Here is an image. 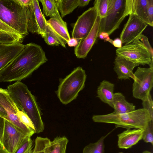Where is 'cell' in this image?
I'll return each instance as SVG.
<instances>
[{"label": "cell", "mask_w": 153, "mask_h": 153, "mask_svg": "<svg viewBox=\"0 0 153 153\" xmlns=\"http://www.w3.org/2000/svg\"><path fill=\"white\" fill-rule=\"evenodd\" d=\"M112 44L118 48L122 47V42L120 38H117L113 40Z\"/></svg>", "instance_id": "cell-39"}, {"label": "cell", "mask_w": 153, "mask_h": 153, "mask_svg": "<svg viewBox=\"0 0 153 153\" xmlns=\"http://www.w3.org/2000/svg\"><path fill=\"white\" fill-rule=\"evenodd\" d=\"M141 153H152L151 152L148 151V150H145L143 152Z\"/></svg>", "instance_id": "cell-45"}, {"label": "cell", "mask_w": 153, "mask_h": 153, "mask_svg": "<svg viewBox=\"0 0 153 153\" xmlns=\"http://www.w3.org/2000/svg\"><path fill=\"white\" fill-rule=\"evenodd\" d=\"M111 133V132L102 136L96 142L86 146L83 149L82 153H104V141Z\"/></svg>", "instance_id": "cell-27"}, {"label": "cell", "mask_w": 153, "mask_h": 153, "mask_svg": "<svg viewBox=\"0 0 153 153\" xmlns=\"http://www.w3.org/2000/svg\"><path fill=\"white\" fill-rule=\"evenodd\" d=\"M48 25L54 31L67 43L71 38L68 33L66 23H62L55 19L50 18L47 21Z\"/></svg>", "instance_id": "cell-24"}, {"label": "cell", "mask_w": 153, "mask_h": 153, "mask_svg": "<svg viewBox=\"0 0 153 153\" xmlns=\"http://www.w3.org/2000/svg\"><path fill=\"white\" fill-rule=\"evenodd\" d=\"M119 153H123V152H119Z\"/></svg>", "instance_id": "cell-47"}, {"label": "cell", "mask_w": 153, "mask_h": 153, "mask_svg": "<svg viewBox=\"0 0 153 153\" xmlns=\"http://www.w3.org/2000/svg\"><path fill=\"white\" fill-rule=\"evenodd\" d=\"M86 77L85 71L79 66L59 80L56 93L62 104L67 105L76 99L85 87Z\"/></svg>", "instance_id": "cell-5"}, {"label": "cell", "mask_w": 153, "mask_h": 153, "mask_svg": "<svg viewBox=\"0 0 153 153\" xmlns=\"http://www.w3.org/2000/svg\"><path fill=\"white\" fill-rule=\"evenodd\" d=\"M45 42L48 45L58 46L60 45L66 47L67 42L59 36L51 29L47 22L43 38Z\"/></svg>", "instance_id": "cell-25"}, {"label": "cell", "mask_w": 153, "mask_h": 153, "mask_svg": "<svg viewBox=\"0 0 153 153\" xmlns=\"http://www.w3.org/2000/svg\"><path fill=\"white\" fill-rule=\"evenodd\" d=\"M128 0H108L106 16L101 19L99 33L104 32L109 35L119 28L124 18L131 14Z\"/></svg>", "instance_id": "cell-6"}, {"label": "cell", "mask_w": 153, "mask_h": 153, "mask_svg": "<svg viewBox=\"0 0 153 153\" xmlns=\"http://www.w3.org/2000/svg\"><path fill=\"white\" fill-rule=\"evenodd\" d=\"M149 68L138 67L134 73L132 94L135 98L146 99L153 86V61Z\"/></svg>", "instance_id": "cell-7"}, {"label": "cell", "mask_w": 153, "mask_h": 153, "mask_svg": "<svg viewBox=\"0 0 153 153\" xmlns=\"http://www.w3.org/2000/svg\"><path fill=\"white\" fill-rule=\"evenodd\" d=\"M43 7V12L47 16L55 19L60 22L66 23L62 19L56 6L55 0H40Z\"/></svg>", "instance_id": "cell-23"}, {"label": "cell", "mask_w": 153, "mask_h": 153, "mask_svg": "<svg viewBox=\"0 0 153 153\" xmlns=\"http://www.w3.org/2000/svg\"><path fill=\"white\" fill-rule=\"evenodd\" d=\"M114 70L118 79H130L134 78L133 71L139 65L129 61L122 57L117 56L114 62Z\"/></svg>", "instance_id": "cell-17"}, {"label": "cell", "mask_w": 153, "mask_h": 153, "mask_svg": "<svg viewBox=\"0 0 153 153\" xmlns=\"http://www.w3.org/2000/svg\"><path fill=\"white\" fill-rule=\"evenodd\" d=\"M116 53L117 56L139 65H149L153 61L147 49L137 39L131 43L117 48Z\"/></svg>", "instance_id": "cell-8"}, {"label": "cell", "mask_w": 153, "mask_h": 153, "mask_svg": "<svg viewBox=\"0 0 153 153\" xmlns=\"http://www.w3.org/2000/svg\"><path fill=\"white\" fill-rule=\"evenodd\" d=\"M28 7L16 0H0V19L24 37L29 33Z\"/></svg>", "instance_id": "cell-4"}, {"label": "cell", "mask_w": 153, "mask_h": 153, "mask_svg": "<svg viewBox=\"0 0 153 153\" xmlns=\"http://www.w3.org/2000/svg\"><path fill=\"white\" fill-rule=\"evenodd\" d=\"M17 115L22 122L31 130L36 133L34 126L30 119L23 111L19 110Z\"/></svg>", "instance_id": "cell-32"}, {"label": "cell", "mask_w": 153, "mask_h": 153, "mask_svg": "<svg viewBox=\"0 0 153 153\" xmlns=\"http://www.w3.org/2000/svg\"><path fill=\"white\" fill-rule=\"evenodd\" d=\"M68 142L65 137H56L50 141L45 149V153H66Z\"/></svg>", "instance_id": "cell-22"}, {"label": "cell", "mask_w": 153, "mask_h": 153, "mask_svg": "<svg viewBox=\"0 0 153 153\" xmlns=\"http://www.w3.org/2000/svg\"><path fill=\"white\" fill-rule=\"evenodd\" d=\"M108 0H96L94 5L97 8L98 15L101 19L106 16L108 9Z\"/></svg>", "instance_id": "cell-29"}, {"label": "cell", "mask_w": 153, "mask_h": 153, "mask_svg": "<svg viewBox=\"0 0 153 153\" xmlns=\"http://www.w3.org/2000/svg\"><path fill=\"white\" fill-rule=\"evenodd\" d=\"M142 105L143 108L148 111L151 120H153V102L150 94L146 99L142 101Z\"/></svg>", "instance_id": "cell-33"}, {"label": "cell", "mask_w": 153, "mask_h": 153, "mask_svg": "<svg viewBox=\"0 0 153 153\" xmlns=\"http://www.w3.org/2000/svg\"><path fill=\"white\" fill-rule=\"evenodd\" d=\"M137 39L139 40L142 42L144 46L147 49L152 59H153V49L150 44L147 37L143 34H141L138 38Z\"/></svg>", "instance_id": "cell-34"}, {"label": "cell", "mask_w": 153, "mask_h": 153, "mask_svg": "<svg viewBox=\"0 0 153 153\" xmlns=\"http://www.w3.org/2000/svg\"><path fill=\"white\" fill-rule=\"evenodd\" d=\"M144 131L141 129H128L118 134V148L128 149L136 144L142 139Z\"/></svg>", "instance_id": "cell-16"}, {"label": "cell", "mask_w": 153, "mask_h": 153, "mask_svg": "<svg viewBox=\"0 0 153 153\" xmlns=\"http://www.w3.org/2000/svg\"><path fill=\"white\" fill-rule=\"evenodd\" d=\"M48 59L42 47L31 43L7 65L0 71V81H20L30 75Z\"/></svg>", "instance_id": "cell-1"}, {"label": "cell", "mask_w": 153, "mask_h": 153, "mask_svg": "<svg viewBox=\"0 0 153 153\" xmlns=\"http://www.w3.org/2000/svg\"><path fill=\"white\" fill-rule=\"evenodd\" d=\"M5 119L0 116V141L1 142L2 137L4 130Z\"/></svg>", "instance_id": "cell-37"}, {"label": "cell", "mask_w": 153, "mask_h": 153, "mask_svg": "<svg viewBox=\"0 0 153 153\" xmlns=\"http://www.w3.org/2000/svg\"><path fill=\"white\" fill-rule=\"evenodd\" d=\"M92 119L95 123L114 124L116 128L143 130L146 128L149 122L152 120L148 111L143 108L123 114L113 111L106 114L94 115L92 117Z\"/></svg>", "instance_id": "cell-3"}, {"label": "cell", "mask_w": 153, "mask_h": 153, "mask_svg": "<svg viewBox=\"0 0 153 153\" xmlns=\"http://www.w3.org/2000/svg\"><path fill=\"white\" fill-rule=\"evenodd\" d=\"M98 16L96 6L90 7L79 16L74 24L72 38L80 41L84 38L91 29Z\"/></svg>", "instance_id": "cell-10"}, {"label": "cell", "mask_w": 153, "mask_h": 153, "mask_svg": "<svg viewBox=\"0 0 153 153\" xmlns=\"http://www.w3.org/2000/svg\"><path fill=\"white\" fill-rule=\"evenodd\" d=\"M47 21L42 14L38 0H33L28 7L27 29L32 33H36L43 38Z\"/></svg>", "instance_id": "cell-12"}, {"label": "cell", "mask_w": 153, "mask_h": 153, "mask_svg": "<svg viewBox=\"0 0 153 153\" xmlns=\"http://www.w3.org/2000/svg\"><path fill=\"white\" fill-rule=\"evenodd\" d=\"M0 105L5 110L7 120L20 130L27 136L31 137L35 133L31 130L20 120L17 115L19 110L10 96L7 89L0 88Z\"/></svg>", "instance_id": "cell-9"}, {"label": "cell", "mask_w": 153, "mask_h": 153, "mask_svg": "<svg viewBox=\"0 0 153 153\" xmlns=\"http://www.w3.org/2000/svg\"><path fill=\"white\" fill-rule=\"evenodd\" d=\"M3 146L1 143V142L0 141V148L2 147Z\"/></svg>", "instance_id": "cell-46"}, {"label": "cell", "mask_w": 153, "mask_h": 153, "mask_svg": "<svg viewBox=\"0 0 153 153\" xmlns=\"http://www.w3.org/2000/svg\"><path fill=\"white\" fill-rule=\"evenodd\" d=\"M80 41L74 38H71L68 41L67 43L69 47H74L75 48L78 45Z\"/></svg>", "instance_id": "cell-38"}, {"label": "cell", "mask_w": 153, "mask_h": 153, "mask_svg": "<svg viewBox=\"0 0 153 153\" xmlns=\"http://www.w3.org/2000/svg\"><path fill=\"white\" fill-rule=\"evenodd\" d=\"M131 14H134L148 25L147 0H129Z\"/></svg>", "instance_id": "cell-21"}, {"label": "cell", "mask_w": 153, "mask_h": 153, "mask_svg": "<svg viewBox=\"0 0 153 153\" xmlns=\"http://www.w3.org/2000/svg\"><path fill=\"white\" fill-rule=\"evenodd\" d=\"M7 90L18 109L25 113L31 120L36 133L42 132L45 127L40 108L27 86L20 81H16L9 85Z\"/></svg>", "instance_id": "cell-2"}, {"label": "cell", "mask_w": 153, "mask_h": 153, "mask_svg": "<svg viewBox=\"0 0 153 153\" xmlns=\"http://www.w3.org/2000/svg\"><path fill=\"white\" fill-rule=\"evenodd\" d=\"M90 0H79V6L84 7L88 4Z\"/></svg>", "instance_id": "cell-42"}, {"label": "cell", "mask_w": 153, "mask_h": 153, "mask_svg": "<svg viewBox=\"0 0 153 153\" xmlns=\"http://www.w3.org/2000/svg\"><path fill=\"white\" fill-rule=\"evenodd\" d=\"M27 136L20 130L5 119L4 130L1 143L9 153H14L22 140Z\"/></svg>", "instance_id": "cell-13"}, {"label": "cell", "mask_w": 153, "mask_h": 153, "mask_svg": "<svg viewBox=\"0 0 153 153\" xmlns=\"http://www.w3.org/2000/svg\"><path fill=\"white\" fill-rule=\"evenodd\" d=\"M33 146L31 147L25 153H32Z\"/></svg>", "instance_id": "cell-44"}, {"label": "cell", "mask_w": 153, "mask_h": 153, "mask_svg": "<svg viewBox=\"0 0 153 153\" xmlns=\"http://www.w3.org/2000/svg\"><path fill=\"white\" fill-rule=\"evenodd\" d=\"M107 33L104 32H100L98 33V37L100 39H104L105 41H108L112 44L113 40L111 39Z\"/></svg>", "instance_id": "cell-36"}, {"label": "cell", "mask_w": 153, "mask_h": 153, "mask_svg": "<svg viewBox=\"0 0 153 153\" xmlns=\"http://www.w3.org/2000/svg\"><path fill=\"white\" fill-rule=\"evenodd\" d=\"M0 116L5 119L7 117V114L5 110L0 105Z\"/></svg>", "instance_id": "cell-41"}, {"label": "cell", "mask_w": 153, "mask_h": 153, "mask_svg": "<svg viewBox=\"0 0 153 153\" xmlns=\"http://www.w3.org/2000/svg\"><path fill=\"white\" fill-rule=\"evenodd\" d=\"M146 143H150L153 145V120H151L148 123L144 130L142 139Z\"/></svg>", "instance_id": "cell-30"}, {"label": "cell", "mask_w": 153, "mask_h": 153, "mask_svg": "<svg viewBox=\"0 0 153 153\" xmlns=\"http://www.w3.org/2000/svg\"><path fill=\"white\" fill-rule=\"evenodd\" d=\"M25 46V45L20 43H0V71L15 58Z\"/></svg>", "instance_id": "cell-15"}, {"label": "cell", "mask_w": 153, "mask_h": 153, "mask_svg": "<svg viewBox=\"0 0 153 153\" xmlns=\"http://www.w3.org/2000/svg\"><path fill=\"white\" fill-rule=\"evenodd\" d=\"M22 5L25 7H28L31 4L33 0H16Z\"/></svg>", "instance_id": "cell-40"}, {"label": "cell", "mask_w": 153, "mask_h": 153, "mask_svg": "<svg viewBox=\"0 0 153 153\" xmlns=\"http://www.w3.org/2000/svg\"><path fill=\"white\" fill-rule=\"evenodd\" d=\"M101 18L98 15L88 35L81 40L75 48L74 53L77 58H85L98 37Z\"/></svg>", "instance_id": "cell-14"}, {"label": "cell", "mask_w": 153, "mask_h": 153, "mask_svg": "<svg viewBox=\"0 0 153 153\" xmlns=\"http://www.w3.org/2000/svg\"><path fill=\"white\" fill-rule=\"evenodd\" d=\"M0 153H9L3 147L0 148Z\"/></svg>", "instance_id": "cell-43"}, {"label": "cell", "mask_w": 153, "mask_h": 153, "mask_svg": "<svg viewBox=\"0 0 153 153\" xmlns=\"http://www.w3.org/2000/svg\"><path fill=\"white\" fill-rule=\"evenodd\" d=\"M62 18L71 13L79 6V0H55Z\"/></svg>", "instance_id": "cell-26"}, {"label": "cell", "mask_w": 153, "mask_h": 153, "mask_svg": "<svg viewBox=\"0 0 153 153\" xmlns=\"http://www.w3.org/2000/svg\"><path fill=\"white\" fill-rule=\"evenodd\" d=\"M50 141L47 137H37L35 140L32 153H45V149Z\"/></svg>", "instance_id": "cell-28"}, {"label": "cell", "mask_w": 153, "mask_h": 153, "mask_svg": "<svg viewBox=\"0 0 153 153\" xmlns=\"http://www.w3.org/2000/svg\"><path fill=\"white\" fill-rule=\"evenodd\" d=\"M147 14L148 24L153 26V0H147Z\"/></svg>", "instance_id": "cell-35"}, {"label": "cell", "mask_w": 153, "mask_h": 153, "mask_svg": "<svg viewBox=\"0 0 153 153\" xmlns=\"http://www.w3.org/2000/svg\"><path fill=\"white\" fill-rule=\"evenodd\" d=\"M114 87V84L103 80L100 82L97 90V97L112 108Z\"/></svg>", "instance_id": "cell-19"}, {"label": "cell", "mask_w": 153, "mask_h": 153, "mask_svg": "<svg viewBox=\"0 0 153 153\" xmlns=\"http://www.w3.org/2000/svg\"><path fill=\"white\" fill-rule=\"evenodd\" d=\"M128 19L120 34L122 43L126 45L137 39L146 28L147 24L134 14L129 15Z\"/></svg>", "instance_id": "cell-11"}, {"label": "cell", "mask_w": 153, "mask_h": 153, "mask_svg": "<svg viewBox=\"0 0 153 153\" xmlns=\"http://www.w3.org/2000/svg\"><path fill=\"white\" fill-rule=\"evenodd\" d=\"M24 37L0 19V43L10 44L21 43Z\"/></svg>", "instance_id": "cell-18"}, {"label": "cell", "mask_w": 153, "mask_h": 153, "mask_svg": "<svg viewBox=\"0 0 153 153\" xmlns=\"http://www.w3.org/2000/svg\"><path fill=\"white\" fill-rule=\"evenodd\" d=\"M114 112L123 114L132 112L135 110V106L133 103L127 102L121 93H114L113 101Z\"/></svg>", "instance_id": "cell-20"}, {"label": "cell", "mask_w": 153, "mask_h": 153, "mask_svg": "<svg viewBox=\"0 0 153 153\" xmlns=\"http://www.w3.org/2000/svg\"><path fill=\"white\" fill-rule=\"evenodd\" d=\"M33 144L31 137L27 136L22 140L14 153H25Z\"/></svg>", "instance_id": "cell-31"}]
</instances>
